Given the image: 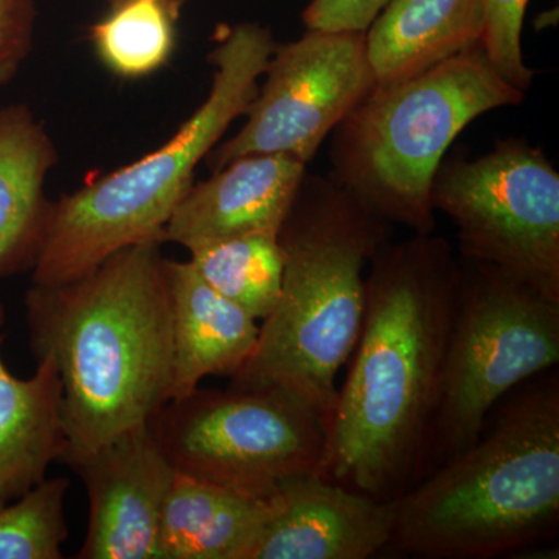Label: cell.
I'll return each mask as SVG.
<instances>
[{
	"label": "cell",
	"instance_id": "1",
	"mask_svg": "<svg viewBox=\"0 0 559 559\" xmlns=\"http://www.w3.org/2000/svg\"><path fill=\"white\" fill-rule=\"evenodd\" d=\"M369 267L362 329L319 474L389 502L426 474L460 264L444 238L415 234L385 242Z\"/></svg>",
	"mask_w": 559,
	"mask_h": 559
},
{
	"label": "cell",
	"instance_id": "2",
	"mask_svg": "<svg viewBox=\"0 0 559 559\" xmlns=\"http://www.w3.org/2000/svg\"><path fill=\"white\" fill-rule=\"evenodd\" d=\"M160 246L121 249L83 277L33 285L25 297L33 355L60 373L61 460L151 421L170 403L171 299Z\"/></svg>",
	"mask_w": 559,
	"mask_h": 559
},
{
	"label": "cell",
	"instance_id": "3",
	"mask_svg": "<svg viewBox=\"0 0 559 559\" xmlns=\"http://www.w3.org/2000/svg\"><path fill=\"white\" fill-rule=\"evenodd\" d=\"M388 554L489 559L557 536L559 374L511 390L465 451L390 500Z\"/></svg>",
	"mask_w": 559,
	"mask_h": 559
},
{
	"label": "cell",
	"instance_id": "4",
	"mask_svg": "<svg viewBox=\"0 0 559 559\" xmlns=\"http://www.w3.org/2000/svg\"><path fill=\"white\" fill-rule=\"evenodd\" d=\"M390 240V224L340 183L305 175L278 241L282 290L260 325L235 388L277 385L307 400L329 426L337 374L358 344L366 307L367 264Z\"/></svg>",
	"mask_w": 559,
	"mask_h": 559
},
{
	"label": "cell",
	"instance_id": "5",
	"mask_svg": "<svg viewBox=\"0 0 559 559\" xmlns=\"http://www.w3.org/2000/svg\"><path fill=\"white\" fill-rule=\"evenodd\" d=\"M275 46L270 28L255 22L226 28L210 55L215 73L207 100L178 134L143 159L50 205L33 285L72 282L121 249L160 240L193 187L198 164L218 145L231 121L248 112Z\"/></svg>",
	"mask_w": 559,
	"mask_h": 559
},
{
	"label": "cell",
	"instance_id": "6",
	"mask_svg": "<svg viewBox=\"0 0 559 559\" xmlns=\"http://www.w3.org/2000/svg\"><path fill=\"white\" fill-rule=\"evenodd\" d=\"M524 100L477 44L374 87L334 130L330 178L390 226L433 234L430 191L452 142L477 117Z\"/></svg>",
	"mask_w": 559,
	"mask_h": 559
},
{
	"label": "cell",
	"instance_id": "7",
	"mask_svg": "<svg viewBox=\"0 0 559 559\" xmlns=\"http://www.w3.org/2000/svg\"><path fill=\"white\" fill-rule=\"evenodd\" d=\"M459 264L426 474L479 439L511 390L559 362L558 300L492 264L463 257Z\"/></svg>",
	"mask_w": 559,
	"mask_h": 559
},
{
	"label": "cell",
	"instance_id": "8",
	"mask_svg": "<svg viewBox=\"0 0 559 559\" xmlns=\"http://www.w3.org/2000/svg\"><path fill=\"white\" fill-rule=\"evenodd\" d=\"M173 468L252 498L319 473L326 421L307 400L277 388H198L153 418Z\"/></svg>",
	"mask_w": 559,
	"mask_h": 559
},
{
	"label": "cell",
	"instance_id": "9",
	"mask_svg": "<svg viewBox=\"0 0 559 559\" xmlns=\"http://www.w3.org/2000/svg\"><path fill=\"white\" fill-rule=\"evenodd\" d=\"M430 202L457 229L463 259L492 264L559 301V175L525 140L441 162Z\"/></svg>",
	"mask_w": 559,
	"mask_h": 559
},
{
	"label": "cell",
	"instance_id": "10",
	"mask_svg": "<svg viewBox=\"0 0 559 559\" xmlns=\"http://www.w3.org/2000/svg\"><path fill=\"white\" fill-rule=\"evenodd\" d=\"M264 75L242 130L210 151L213 171L249 154H283L308 165L377 87L366 32L307 28L299 39L275 46Z\"/></svg>",
	"mask_w": 559,
	"mask_h": 559
},
{
	"label": "cell",
	"instance_id": "11",
	"mask_svg": "<svg viewBox=\"0 0 559 559\" xmlns=\"http://www.w3.org/2000/svg\"><path fill=\"white\" fill-rule=\"evenodd\" d=\"M86 487L90 522L80 559H162L159 528L176 476L153 419L90 452L62 459Z\"/></svg>",
	"mask_w": 559,
	"mask_h": 559
},
{
	"label": "cell",
	"instance_id": "12",
	"mask_svg": "<svg viewBox=\"0 0 559 559\" xmlns=\"http://www.w3.org/2000/svg\"><path fill=\"white\" fill-rule=\"evenodd\" d=\"M275 510L249 559H370L388 554L393 513L382 502L300 474L274 496Z\"/></svg>",
	"mask_w": 559,
	"mask_h": 559
},
{
	"label": "cell",
	"instance_id": "13",
	"mask_svg": "<svg viewBox=\"0 0 559 559\" xmlns=\"http://www.w3.org/2000/svg\"><path fill=\"white\" fill-rule=\"evenodd\" d=\"M307 164L283 154H249L191 187L162 231V242L186 249L252 231L278 234Z\"/></svg>",
	"mask_w": 559,
	"mask_h": 559
},
{
	"label": "cell",
	"instance_id": "14",
	"mask_svg": "<svg viewBox=\"0 0 559 559\" xmlns=\"http://www.w3.org/2000/svg\"><path fill=\"white\" fill-rule=\"evenodd\" d=\"M173 320L170 401L186 399L212 374L234 377L252 355L260 325L210 288L190 261L167 260Z\"/></svg>",
	"mask_w": 559,
	"mask_h": 559
},
{
	"label": "cell",
	"instance_id": "15",
	"mask_svg": "<svg viewBox=\"0 0 559 559\" xmlns=\"http://www.w3.org/2000/svg\"><path fill=\"white\" fill-rule=\"evenodd\" d=\"M3 326L0 305V509L46 480L68 450L57 367L43 358L32 378L14 377L2 358Z\"/></svg>",
	"mask_w": 559,
	"mask_h": 559
},
{
	"label": "cell",
	"instance_id": "16",
	"mask_svg": "<svg viewBox=\"0 0 559 559\" xmlns=\"http://www.w3.org/2000/svg\"><path fill=\"white\" fill-rule=\"evenodd\" d=\"M481 0H389L366 31L377 86L418 75L481 44Z\"/></svg>",
	"mask_w": 559,
	"mask_h": 559
},
{
	"label": "cell",
	"instance_id": "17",
	"mask_svg": "<svg viewBox=\"0 0 559 559\" xmlns=\"http://www.w3.org/2000/svg\"><path fill=\"white\" fill-rule=\"evenodd\" d=\"M274 510V496L252 498L176 471L160 516L162 559H249Z\"/></svg>",
	"mask_w": 559,
	"mask_h": 559
},
{
	"label": "cell",
	"instance_id": "18",
	"mask_svg": "<svg viewBox=\"0 0 559 559\" xmlns=\"http://www.w3.org/2000/svg\"><path fill=\"white\" fill-rule=\"evenodd\" d=\"M55 162L53 142L31 109L0 110V275L35 264L51 205L44 183Z\"/></svg>",
	"mask_w": 559,
	"mask_h": 559
},
{
	"label": "cell",
	"instance_id": "19",
	"mask_svg": "<svg viewBox=\"0 0 559 559\" xmlns=\"http://www.w3.org/2000/svg\"><path fill=\"white\" fill-rule=\"evenodd\" d=\"M205 283L255 320L274 311L282 290L285 255L274 231H252L189 250Z\"/></svg>",
	"mask_w": 559,
	"mask_h": 559
},
{
	"label": "cell",
	"instance_id": "20",
	"mask_svg": "<svg viewBox=\"0 0 559 559\" xmlns=\"http://www.w3.org/2000/svg\"><path fill=\"white\" fill-rule=\"evenodd\" d=\"M178 17L162 0H124L92 27V44L110 72L142 79L170 60Z\"/></svg>",
	"mask_w": 559,
	"mask_h": 559
},
{
	"label": "cell",
	"instance_id": "21",
	"mask_svg": "<svg viewBox=\"0 0 559 559\" xmlns=\"http://www.w3.org/2000/svg\"><path fill=\"white\" fill-rule=\"evenodd\" d=\"M66 477L36 485L0 509V559H60L69 536Z\"/></svg>",
	"mask_w": 559,
	"mask_h": 559
},
{
	"label": "cell",
	"instance_id": "22",
	"mask_svg": "<svg viewBox=\"0 0 559 559\" xmlns=\"http://www.w3.org/2000/svg\"><path fill=\"white\" fill-rule=\"evenodd\" d=\"M528 0H481L485 53L503 80L527 92L535 72L522 57V27Z\"/></svg>",
	"mask_w": 559,
	"mask_h": 559
},
{
	"label": "cell",
	"instance_id": "23",
	"mask_svg": "<svg viewBox=\"0 0 559 559\" xmlns=\"http://www.w3.org/2000/svg\"><path fill=\"white\" fill-rule=\"evenodd\" d=\"M35 20V0H0V84L27 58Z\"/></svg>",
	"mask_w": 559,
	"mask_h": 559
},
{
	"label": "cell",
	"instance_id": "24",
	"mask_svg": "<svg viewBox=\"0 0 559 559\" xmlns=\"http://www.w3.org/2000/svg\"><path fill=\"white\" fill-rule=\"evenodd\" d=\"M389 0H311L301 14L307 28L366 32Z\"/></svg>",
	"mask_w": 559,
	"mask_h": 559
},
{
	"label": "cell",
	"instance_id": "25",
	"mask_svg": "<svg viewBox=\"0 0 559 559\" xmlns=\"http://www.w3.org/2000/svg\"><path fill=\"white\" fill-rule=\"evenodd\" d=\"M121 2H124V0H108L109 7L119 5ZM162 2H164L176 16H179L180 10H182V7L186 5L189 0H162Z\"/></svg>",
	"mask_w": 559,
	"mask_h": 559
}]
</instances>
